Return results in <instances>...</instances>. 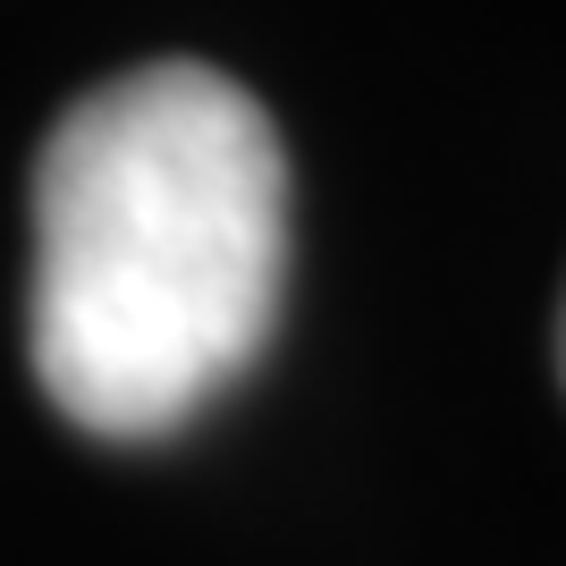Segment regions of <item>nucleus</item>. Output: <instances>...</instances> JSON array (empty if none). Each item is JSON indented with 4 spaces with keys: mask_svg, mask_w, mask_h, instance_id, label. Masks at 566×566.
<instances>
[{
    "mask_svg": "<svg viewBox=\"0 0 566 566\" xmlns=\"http://www.w3.org/2000/svg\"><path fill=\"white\" fill-rule=\"evenodd\" d=\"M558 380H566V305H558Z\"/></svg>",
    "mask_w": 566,
    "mask_h": 566,
    "instance_id": "nucleus-2",
    "label": "nucleus"
},
{
    "mask_svg": "<svg viewBox=\"0 0 566 566\" xmlns=\"http://www.w3.org/2000/svg\"><path fill=\"white\" fill-rule=\"evenodd\" d=\"M287 153L237 76L144 60L76 94L34 161L25 347L94 440L195 423L280 331Z\"/></svg>",
    "mask_w": 566,
    "mask_h": 566,
    "instance_id": "nucleus-1",
    "label": "nucleus"
}]
</instances>
